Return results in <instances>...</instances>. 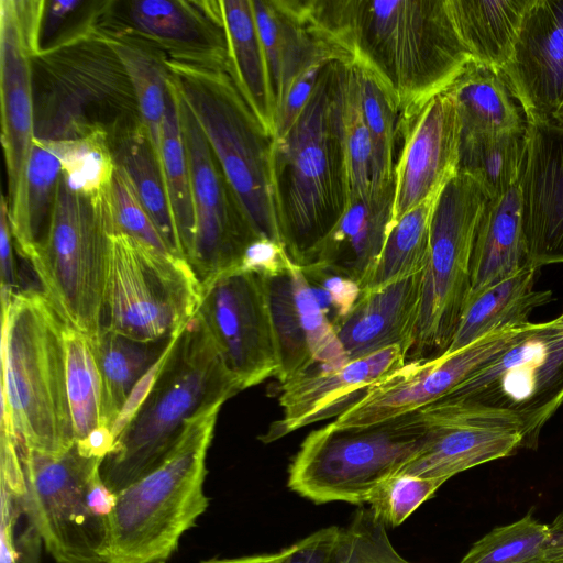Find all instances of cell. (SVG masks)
I'll use <instances>...</instances> for the list:
<instances>
[{
	"label": "cell",
	"mask_w": 563,
	"mask_h": 563,
	"mask_svg": "<svg viewBox=\"0 0 563 563\" xmlns=\"http://www.w3.org/2000/svg\"><path fill=\"white\" fill-rule=\"evenodd\" d=\"M97 26L106 43L115 53L135 97L140 122L161 164L163 122L168 98L169 73L163 52L130 33Z\"/></svg>",
	"instance_id": "34"
},
{
	"label": "cell",
	"mask_w": 563,
	"mask_h": 563,
	"mask_svg": "<svg viewBox=\"0 0 563 563\" xmlns=\"http://www.w3.org/2000/svg\"><path fill=\"white\" fill-rule=\"evenodd\" d=\"M532 0H446L453 26L471 60L501 69Z\"/></svg>",
	"instance_id": "33"
},
{
	"label": "cell",
	"mask_w": 563,
	"mask_h": 563,
	"mask_svg": "<svg viewBox=\"0 0 563 563\" xmlns=\"http://www.w3.org/2000/svg\"><path fill=\"white\" fill-rule=\"evenodd\" d=\"M291 264L282 244L260 238L247 247L239 269L272 277L284 273Z\"/></svg>",
	"instance_id": "49"
},
{
	"label": "cell",
	"mask_w": 563,
	"mask_h": 563,
	"mask_svg": "<svg viewBox=\"0 0 563 563\" xmlns=\"http://www.w3.org/2000/svg\"><path fill=\"white\" fill-rule=\"evenodd\" d=\"M264 278L282 384L316 366L336 367L350 361L300 266L292 263L284 273Z\"/></svg>",
	"instance_id": "20"
},
{
	"label": "cell",
	"mask_w": 563,
	"mask_h": 563,
	"mask_svg": "<svg viewBox=\"0 0 563 563\" xmlns=\"http://www.w3.org/2000/svg\"><path fill=\"white\" fill-rule=\"evenodd\" d=\"M526 134L527 129L461 136L457 172L473 177L489 199L504 195L519 184L526 155Z\"/></svg>",
	"instance_id": "37"
},
{
	"label": "cell",
	"mask_w": 563,
	"mask_h": 563,
	"mask_svg": "<svg viewBox=\"0 0 563 563\" xmlns=\"http://www.w3.org/2000/svg\"><path fill=\"white\" fill-rule=\"evenodd\" d=\"M327 64L309 68L294 81L275 115V139L283 136L302 111Z\"/></svg>",
	"instance_id": "48"
},
{
	"label": "cell",
	"mask_w": 563,
	"mask_h": 563,
	"mask_svg": "<svg viewBox=\"0 0 563 563\" xmlns=\"http://www.w3.org/2000/svg\"><path fill=\"white\" fill-rule=\"evenodd\" d=\"M166 66L251 225L258 236L282 244L273 186L275 137L247 104L228 68L167 57Z\"/></svg>",
	"instance_id": "6"
},
{
	"label": "cell",
	"mask_w": 563,
	"mask_h": 563,
	"mask_svg": "<svg viewBox=\"0 0 563 563\" xmlns=\"http://www.w3.org/2000/svg\"><path fill=\"white\" fill-rule=\"evenodd\" d=\"M441 399L512 416L522 449L536 450L542 428L563 404V311L533 323L509 349Z\"/></svg>",
	"instance_id": "13"
},
{
	"label": "cell",
	"mask_w": 563,
	"mask_h": 563,
	"mask_svg": "<svg viewBox=\"0 0 563 563\" xmlns=\"http://www.w3.org/2000/svg\"><path fill=\"white\" fill-rule=\"evenodd\" d=\"M407 362L400 346H391L336 366H316L282 384L283 418L261 437L269 443L302 427L340 416L382 378Z\"/></svg>",
	"instance_id": "22"
},
{
	"label": "cell",
	"mask_w": 563,
	"mask_h": 563,
	"mask_svg": "<svg viewBox=\"0 0 563 563\" xmlns=\"http://www.w3.org/2000/svg\"><path fill=\"white\" fill-rule=\"evenodd\" d=\"M43 8L44 1H0L1 141L10 222L22 210L25 172L35 140L33 60L41 51Z\"/></svg>",
	"instance_id": "16"
},
{
	"label": "cell",
	"mask_w": 563,
	"mask_h": 563,
	"mask_svg": "<svg viewBox=\"0 0 563 563\" xmlns=\"http://www.w3.org/2000/svg\"><path fill=\"white\" fill-rule=\"evenodd\" d=\"M338 531L339 527H325L299 540L283 563H325Z\"/></svg>",
	"instance_id": "52"
},
{
	"label": "cell",
	"mask_w": 563,
	"mask_h": 563,
	"mask_svg": "<svg viewBox=\"0 0 563 563\" xmlns=\"http://www.w3.org/2000/svg\"><path fill=\"white\" fill-rule=\"evenodd\" d=\"M528 264L517 185L489 199L484 209L473 245L468 298L512 277Z\"/></svg>",
	"instance_id": "28"
},
{
	"label": "cell",
	"mask_w": 563,
	"mask_h": 563,
	"mask_svg": "<svg viewBox=\"0 0 563 563\" xmlns=\"http://www.w3.org/2000/svg\"><path fill=\"white\" fill-rule=\"evenodd\" d=\"M161 168L181 253L187 262L195 233V214L189 164L170 78L162 131Z\"/></svg>",
	"instance_id": "39"
},
{
	"label": "cell",
	"mask_w": 563,
	"mask_h": 563,
	"mask_svg": "<svg viewBox=\"0 0 563 563\" xmlns=\"http://www.w3.org/2000/svg\"><path fill=\"white\" fill-rule=\"evenodd\" d=\"M221 407L192 418L161 466L115 494L101 559L159 563L175 552L209 504L203 492L206 456Z\"/></svg>",
	"instance_id": "5"
},
{
	"label": "cell",
	"mask_w": 563,
	"mask_h": 563,
	"mask_svg": "<svg viewBox=\"0 0 563 563\" xmlns=\"http://www.w3.org/2000/svg\"><path fill=\"white\" fill-rule=\"evenodd\" d=\"M554 123L556 125L563 128V102H562L560 109L558 110V112L555 114Z\"/></svg>",
	"instance_id": "56"
},
{
	"label": "cell",
	"mask_w": 563,
	"mask_h": 563,
	"mask_svg": "<svg viewBox=\"0 0 563 563\" xmlns=\"http://www.w3.org/2000/svg\"><path fill=\"white\" fill-rule=\"evenodd\" d=\"M103 327L142 342L170 340L197 314L201 285L189 264L110 229Z\"/></svg>",
	"instance_id": "11"
},
{
	"label": "cell",
	"mask_w": 563,
	"mask_h": 563,
	"mask_svg": "<svg viewBox=\"0 0 563 563\" xmlns=\"http://www.w3.org/2000/svg\"><path fill=\"white\" fill-rule=\"evenodd\" d=\"M114 162L131 179L136 195L170 253L184 258L166 194L161 164L141 123L110 139ZM186 261V260H185Z\"/></svg>",
	"instance_id": "35"
},
{
	"label": "cell",
	"mask_w": 563,
	"mask_h": 563,
	"mask_svg": "<svg viewBox=\"0 0 563 563\" xmlns=\"http://www.w3.org/2000/svg\"><path fill=\"white\" fill-rule=\"evenodd\" d=\"M1 302V426L29 450L63 454L75 443L65 322L41 289L19 290Z\"/></svg>",
	"instance_id": "4"
},
{
	"label": "cell",
	"mask_w": 563,
	"mask_h": 563,
	"mask_svg": "<svg viewBox=\"0 0 563 563\" xmlns=\"http://www.w3.org/2000/svg\"><path fill=\"white\" fill-rule=\"evenodd\" d=\"M445 91L454 101L461 136L527 129L522 109L500 69L470 60Z\"/></svg>",
	"instance_id": "32"
},
{
	"label": "cell",
	"mask_w": 563,
	"mask_h": 563,
	"mask_svg": "<svg viewBox=\"0 0 563 563\" xmlns=\"http://www.w3.org/2000/svg\"><path fill=\"white\" fill-rule=\"evenodd\" d=\"M62 163L45 140L35 137L25 172L22 210L10 222L14 245L29 262L43 240L55 199Z\"/></svg>",
	"instance_id": "36"
},
{
	"label": "cell",
	"mask_w": 563,
	"mask_h": 563,
	"mask_svg": "<svg viewBox=\"0 0 563 563\" xmlns=\"http://www.w3.org/2000/svg\"><path fill=\"white\" fill-rule=\"evenodd\" d=\"M556 523H541L532 511L496 527L477 540L460 563H545L544 551Z\"/></svg>",
	"instance_id": "43"
},
{
	"label": "cell",
	"mask_w": 563,
	"mask_h": 563,
	"mask_svg": "<svg viewBox=\"0 0 563 563\" xmlns=\"http://www.w3.org/2000/svg\"><path fill=\"white\" fill-rule=\"evenodd\" d=\"M294 549V544L275 553H264L232 559H212L201 563H283Z\"/></svg>",
	"instance_id": "53"
},
{
	"label": "cell",
	"mask_w": 563,
	"mask_h": 563,
	"mask_svg": "<svg viewBox=\"0 0 563 563\" xmlns=\"http://www.w3.org/2000/svg\"><path fill=\"white\" fill-rule=\"evenodd\" d=\"M437 198L420 203L391 223L378 261L362 290L379 287L424 269Z\"/></svg>",
	"instance_id": "40"
},
{
	"label": "cell",
	"mask_w": 563,
	"mask_h": 563,
	"mask_svg": "<svg viewBox=\"0 0 563 563\" xmlns=\"http://www.w3.org/2000/svg\"><path fill=\"white\" fill-rule=\"evenodd\" d=\"M419 412L428 441L399 473L449 479L522 449L520 426L505 412L443 399Z\"/></svg>",
	"instance_id": "18"
},
{
	"label": "cell",
	"mask_w": 563,
	"mask_h": 563,
	"mask_svg": "<svg viewBox=\"0 0 563 563\" xmlns=\"http://www.w3.org/2000/svg\"><path fill=\"white\" fill-rule=\"evenodd\" d=\"M423 271L362 290L350 312L335 325L349 360L400 346L407 357L413 345L422 299Z\"/></svg>",
	"instance_id": "26"
},
{
	"label": "cell",
	"mask_w": 563,
	"mask_h": 563,
	"mask_svg": "<svg viewBox=\"0 0 563 563\" xmlns=\"http://www.w3.org/2000/svg\"><path fill=\"white\" fill-rule=\"evenodd\" d=\"M538 272L528 264L512 277L470 297L445 353L457 352L493 331L529 323L532 311L553 298L551 290L533 288Z\"/></svg>",
	"instance_id": "30"
},
{
	"label": "cell",
	"mask_w": 563,
	"mask_h": 563,
	"mask_svg": "<svg viewBox=\"0 0 563 563\" xmlns=\"http://www.w3.org/2000/svg\"><path fill=\"white\" fill-rule=\"evenodd\" d=\"M554 520L556 528L544 551L545 563H563V512Z\"/></svg>",
	"instance_id": "54"
},
{
	"label": "cell",
	"mask_w": 563,
	"mask_h": 563,
	"mask_svg": "<svg viewBox=\"0 0 563 563\" xmlns=\"http://www.w3.org/2000/svg\"><path fill=\"white\" fill-rule=\"evenodd\" d=\"M342 139L349 201L367 197L377 190L374 145L361 109L354 62L346 64L342 81Z\"/></svg>",
	"instance_id": "42"
},
{
	"label": "cell",
	"mask_w": 563,
	"mask_h": 563,
	"mask_svg": "<svg viewBox=\"0 0 563 563\" xmlns=\"http://www.w3.org/2000/svg\"><path fill=\"white\" fill-rule=\"evenodd\" d=\"M172 85L189 164L195 214L187 263L202 287L239 269L247 247L261 236L240 206L197 119Z\"/></svg>",
	"instance_id": "14"
},
{
	"label": "cell",
	"mask_w": 563,
	"mask_h": 563,
	"mask_svg": "<svg viewBox=\"0 0 563 563\" xmlns=\"http://www.w3.org/2000/svg\"><path fill=\"white\" fill-rule=\"evenodd\" d=\"M241 389L277 375L278 357L265 278L232 271L201 287L197 312Z\"/></svg>",
	"instance_id": "15"
},
{
	"label": "cell",
	"mask_w": 563,
	"mask_h": 563,
	"mask_svg": "<svg viewBox=\"0 0 563 563\" xmlns=\"http://www.w3.org/2000/svg\"><path fill=\"white\" fill-rule=\"evenodd\" d=\"M395 183L349 201L317 251L313 264L349 278L362 290L393 223Z\"/></svg>",
	"instance_id": "27"
},
{
	"label": "cell",
	"mask_w": 563,
	"mask_h": 563,
	"mask_svg": "<svg viewBox=\"0 0 563 563\" xmlns=\"http://www.w3.org/2000/svg\"><path fill=\"white\" fill-rule=\"evenodd\" d=\"M124 26L168 59L228 68L227 41L218 1L136 0L128 2Z\"/></svg>",
	"instance_id": "24"
},
{
	"label": "cell",
	"mask_w": 563,
	"mask_h": 563,
	"mask_svg": "<svg viewBox=\"0 0 563 563\" xmlns=\"http://www.w3.org/2000/svg\"><path fill=\"white\" fill-rule=\"evenodd\" d=\"M86 2L82 0H49L44 1L41 27V51L52 46L59 37L62 27L80 11ZM40 51V52H41Z\"/></svg>",
	"instance_id": "51"
},
{
	"label": "cell",
	"mask_w": 563,
	"mask_h": 563,
	"mask_svg": "<svg viewBox=\"0 0 563 563\" xmlns=\"http://www.w3.org/2000/svg\"><path fill=\"white\" fill-rule=\"evenodd\" d=\"M325 563H412L393 545L386 526L369 508L361 507L339 528Z\"/></svg>",
	"instance_id": "45"
},
{
	"label": "cell",
	"mask_w": 563,
	"mask_h": 563,
	"mask_svg": "<svg viewBox=\"0 0 563 563\" xmlns=\"http://www.w3.org/2000/svg\"><path fill=\"white\" fill-rule=\"evenodd\" d=\"M13 244L14 241L9 219L8 198L2 195L0 208L1 301L8 300L15 291L20 290Z\"/></svg>",
	"instance_id": "50"
},
{
	"label": "cell",
	"mask_w": 563,
	"mask_h": 563,
	"mask_svg": "<svg viewBox=\"0 0 563 563\" xmlns=\"http://www.w3.org/2000/svg\"><path fill=\"white\" fill-rule=\"evenodd\" d=\"M488 200L483 187L462 172L435 200L412 360L438 357L451 344L470 295L473 245Z\"/></svg>",
	"instance_id": "12"
},
{
	"label": "cell",
	"mask_w": 563,
	"mask_h": 563,
	"mask_svg": "<svg viewBox=\"0 0 563 563\" xmlns=\"http://www.w3.org/2000/svg\"><path fill=\"white\" fill-rule=\"evenodd\" d=\"M349 63H328L309 101L288 131L275 139L273 186L279 236L301 268L349 203L342 139V81Z\"/></svg>",
	"instance_id": "2"
},
{
	"label": "cell",
	"mask_w": 563,
	"mask_h": 563,
	"mask_svg": "<svg viewBox=\"0 0 563 563\" xmlns=\"http://www.w3.org/2000/svg\"><path fill=\"white\" fill-rule=\"evenodd\" d=\"M241 390L196 314L172 338L141 398L118 427L100 465L103 484L119 494L156 470L192 418Z\"/></svg>",
	"instance_id": "3"
},
{
	"label": "cell",
	"mask_w": 563,
	"mask_h": 563,
	"mask_svg": "<svg viewBox=\"0 0 563 563\" xmlns=\"http://www.w3.org/2000/svg\"><path fill=\"white\" fill-rule=\"evenodd\" d=\"M108 197L110 229L112 231L124 233L146 245L165 253H170L161 233L141 203L128 174L117 164Z\"/></svg>",
	"instance_id": "47"
},
{
	"label": "cell",
	"mask_w": 563,
	"mask_h": 563,
	"mask_svg": "<svg viewBox=\"0 0 563 563\" xmlns=\"http://www.w3.org/2000/svg\"><path fill=\"white\" fill-rule=\"evenodd\" d=\"M47 142L60 161L62 174L73 189L95 197L110 187L115 162L106 130L98 129L75 140Z\"/></svg>",
	"instance_id": "44"
},
{
	"label": "cell",
	"mask_w": 563,
	"mask_h": 563,
	"mask_svg": "<svg viewBox=\"0 0 563 563\" xmlns=\"http://www.w3.org/2000/svg\"><path fill=\"white\" fill-rule=\"evenodd\" d=\"M519 179L528 263H563V128L527 124Z\"/></svg>",
	"instance_id": "23"
},
{
	"label": "cell",
	"mask_w": 563,
	"mask_h": 563,
	"mask_svg": "<svg viewBox=\"0 0 563 563\" xmlns=\"http://www.w3.org/2000/svg\"><path fill=\"white\" fill-rule=\"evenodd\" d=\"M56 563H110L101 558L59 560ZM165 563V562H159Z\"/></svg>",
	"instance_id": "55"
},
{
	"label": "cell",
	"mask_w": 563,
	"mask_h": 563,
	"mask_svg": "<svg viewBox=\"0 0 563 563\" xmlns=\"http://www.w3.org/2000/svg\"><path fill=\"white\" fill-rule=\"evenodd\" d=\"M108 191L84 195L62 174L47 230L27 262L63 321L90 340L103 327L110 246Z\"/></svg>",
	"instance_id": "7"
},
{
	"label": "cell",
	"mask_w": 563,
	"mask_h": 563,
	"mask_svg": "<svg viewBox=\"0 0 563 563\" xmlns=\"http://www.w3.org/2000/svg\"><path fill=\"white\" fill-rule=\"evenodd\" d=\"M228 70L241 95L275 137V110L266 60L251 0H219Z\"/></svg>",
	"instance_id": "31"
},
{
	"label": "cell",
	"mask_w": 563,
	"mask_h": 563,
	"mask_svg": "<svg viewBox=\"0 0 563 563\" xmlns=\"http://www.w3.org/2000/svg\"><path fill=\"white\" fill-rule=\"evenodd\" d=\"M361 109L374 145L375 186L382 189L395 183L396 139L401 111L386 86L367 67L354 62Z\"/></svg>",
	"instance_id": "41"
},
{
	"label": "cell",
	"mask_w": 563,
	"mask_h": 563,
	"mask_svg": "<svg viewBox=\"0 0 563 563\" xmlns=\"http://www.w3.org/2000/svg\"><path fill=\"white\" fill-rule=\"evenodd\" d=\"M461 131L454 101L446 91L401 119L404 144L395 168L393 222L438 197L457 174Z\"/></svg>",
	"instance_id": "19"
},
{
	"label": "cell",
	"mask_w": 563,
	"mask_h": 563,
	"mask_svg": "<svg viewBox=\"0 0 563 563\" xmlns=\"http://www.w3.org/2000/svg\"><path fill=\"white\" fill-rule=\"evenodd\" d=\"M428 441L419 412L366 426L332 422L311 431L288 468V487L316 504H365L383 481L412 461Z\"/></svg>",
	"instance_id": "8"
},
{
	"label": "cell",
	"mask_w": 563,
	"mask_h": 563,
	"mask_svg": "<svg viewBox=\"0 0 563 563\" xmlns=\"http://www.w3.org/2000/svg\"><path fill=\"white\" fill-rule=\"evenodd\" d=\"M527 124H550L563 102V0H532L500 69Z\"/></svg>",
	"instance_id": "21"
},
{
	"label": "cell",
	"mask_w": 563,
	"mask_h": 563,
	"mask_svg": "<svg viewBox=\"0 0 563 563\" xmlns=\"http://www.w3.org/2000/svg\"><path fill=\"white\" fill-rule=\"evenodd\" d=\"M93 19L34 56L35 137L64 141L95 129L87 112L106 107L140 121L132 86L123 65L103 40Z\"/></svg>",
	"instance_id": "9"
},
{
	"label": "cell",
	"mask_w": 563,
	"mask_h": 563,
	"mask_svg": "<svg viewBox=\"0 0 563 563\" xmlns=\"http://www.w3.org/2000/svg\"><path fill=\"white\" fill-rule=\"evenodd\" d=\"M18 449L22 508L49 554L55 561L101 558L115 500L100 476L103 457L85 453L76 442L59 455L19 443Z\"/></svg>",
	"instance_id": "10"
},
{
	"label": "cell",
	"mask_w": 563,
	"mask_h": 563,
	"mask_svg": "<svg viewBox=\"0 0 563 563\" xmlns=\"http://www.w3.org/2000/svg\"><path fill=\"white\" fill-rule=\"evenodd\" d=\"M307 7L324 35L386 86L401 119L445 91L471 60L446 0H307Z\"/></svg>",
	"instance_id": "1"
},
{
	"label": "cell",
	"mask_w": 563,
	"mask_h": 563,
	"mask_svg": "<svg viewBox=\"0 0 563 563\" xmlns=\"http://www.w3.org/2000/svg\"><path fill=\"white\" fill-rule=\"evenodd\" d=\"M170 340L142 342L106 327L90 340L102 382V427L112 435L134 393L155 369Z\"/></svg>",
	"instance_id": "29"
},
{
	"label": "cell",
	"mask_w": 563,
	"mask_h": 563,
	"mask_svg": "<svg viewBox=\"0 0 563 563\" xmlns=\"http://www.w3.org/2000/svg\"><path fill=\"white\" fill-rule=\"evenodd\" d=\"M445 478L397 473L379 483L365 504L386 527L400 526L446 482Z\"/></svg>",
	"instance_id": "46"
},
{
	"label": "cell",
	"mask_w": 563,
	"mask_h": 563,
	"mask_svg": "<svg viewBox=\"0 0 563 563\" xmlns=\"http://www.w3.org/2000/svg\"><path fill=\"white\" fill-rule=\"evenodd\" d=\"M266 60L275 115L294 81L309 68L354 60L313 22L307 0H251Z\"/></svg>",
	"instance_id": "25"
},
{
	"label": "cell",
	"mask_w": 563,
	"mask_h": 563,
	"mask_svg": "<svg viewBox=\"0 0 563 563\" xmlns=\"http://www.w3.org/2000/svg\"><path fill=\"white\" fill-rule=\"evenodd\" d=\"M533 325L493 331L454 353L410 360L374 384L332 423L340 428L366 427L418 411L449 394L481 367L496 358Z\"/></svg>",
	"instance_id": "17"
},
{
	"label": "cell",
	"mask_w": 563,
	"mask_h": 563,
	"mask_svg": "<svg viewBox=\"0 0 563 563\" xmlns=\"http://www.w3.org/2000/svg\"><path fill=\"white\" fill-rule=\"evenodd\" d=\"M67 395L75 442L84 446L102 427V382L90 339L65 323Z\"/></svg>",
	"instance_id": "38"
}]
</instances>
